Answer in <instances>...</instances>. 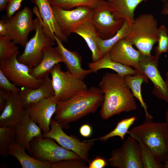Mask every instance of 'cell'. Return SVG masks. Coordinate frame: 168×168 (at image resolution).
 <instances>
[{
    "instance_id": "1",
    "label": "cell",
    "mask_w": 168,
    "mask_h": 168,
    "mask_svg": "<svg viewBox=\"0 0 168 168\" xmlns=\"http://www.w3.org/2000/svg\"><path fill=\"white\" fill-rule=\"evenodd\" d=\"M99 86L104 96L100 111L102 119H107L123 112H129L137 109L134 97L124 77L107 72L102 77Z\"/></svg>"
},
{
    "instance_id": "2",
    "label": "cell",
    "mask_w": 168,
    "mask_h": 168,
    "mask_svg": "<svg viewBox=\"0 0 168 168\" xmlns=\"http://www.w3.org/2000/svg\"><path fill=\"white\" fill-rule=\"evenodd\" d=\"M103 100L99 88L92 86L82 91L69 99L59 102L54 119L63 128L68 129L70 123L95 112L102 105Z\"/></svg>"
},
{
    "instance_id": "3",
    "label": "cell",
    "mask_w": 168,
    "mask_h": 168,
    "mask_svg": "<svg viewBox=\"0 0 168 168\" xmlns=\"http://www.w3.org/2000/svg\"><path fill=\"white\" fill-rule=\"evenodd\" d=\"M136 134L154 153L160 162L168 160V123L155 122L146 118L141 124L132 128Z\"/></svg>"
},
{
    "instance_id": "4",
    "label": "cell",
    "mask_w": 168,
    "mask_h": 168,
    "mask_svg": "<svg viewBox=\"0 0 168 168\" xmlns=\"http://www.w3.org/2000/svg\"><path fill=\"white\" fill-rule=\"evenodd\" d=\"M158 28L157 21L152 14H140L130 24L125 39L134 45L142 54L150 56L157 42Z\"/></svg>"
},
{
    "instance_id": "5",
    "label": "cell",
    "mask_w": 168,
    "mask_h": 168,
    "mask_svg": "<svg viewBox=\"0 0 168 168\" xmlns=\"http://www.w3.org/2000/svg\"><path fill=\"white\" fill-rule=\"evenodd\" d=\"M36 17L33 20L35 27L34 35L26 43L22 54L17 57L19 62L32 69L41 62L43 57V49L55 44V41L45 33L42 20L38 8L35 6L33 10Z\"/></svg>"
},
{
    "instance_id": "6",
    "label": "cell",
    "mask_w": 168,
    "mask_h": 168,
    "mask_svg": "<svg viewBox=\"0 0 168 168\" xmlns=\"http://www.w3.org/2000/svg\"><path fill=\"white\" fill-rule=\"evenodd\" d=\"M55 141L49 138H35L30 143L32 156L50 163L66 160L82 159L75 152L59 145Z\"/></svg>"
},
{
    "instance_id": "7",
    "label": "cell",
    "mask_w": 168,
    "mask_h": 168,
    "mask_svg": "<svg viewBox=\"0 0 168 168\" xmlns=\"http://www.w3.org/2000/svg\"><path fill=\"white\" fill-rule=\"evenodd\" d=\"M18 50L13 55L0 62V70L16 86L35 89L42 84L44 78L37 79L31 74V68L17 60Z\"/></svg>"
},
{
    "instance_id": "8",
    "label": "cell",
    "mask_w": 168,
    "mask_h": 168,
    "mask_svg": "<svg viewBox=\"0 0 168 168\" xmlns=\"http://www.w3.org/2000/svg\"><path fill=\"white\" fill-rule=\"evenodd\" d=\"M49 73L55 96L59 101L68 100L78 92L88 89L83 80L68 71H62L60 63L55 65Z\"/></svg>"
},
{
    "instance_id": "9",
    "label": "cell",
    "mask_w": 168,
    "mask_h": 168,
    "mask_svg": "<svg viewBox=\"0 0 168 168\" xmlns=\"http://www.w3.org/2000/svg\"><path fill=\"white\" fill-rule=\"evenodd\" d=\"M113 9L106 0L101 1L93 9L92 24L99 37L103 40L114 36L122 26L123 19L116 20L112 14Z\"/></svg>"
},
{
    "instance_id": "10",
    "label": "cell",
    "mask_w": 168,
    "mask_h": 168,
    "mask_svg": "<svg viewBox=\"0 0 168 168\" xmlns=\"http://www.w3.org/2000/svg\"><path fill=\"white\" fill-rule=\"evenodd\" d=\"M32 17V11L26 7L12 16L3 19L7 26V35L16 44L25 47L29 33L35 30Z\"/></svg>"
},
{
    "instance_id": "11",
    "label": "cell",
    "mask_w": 168,
    "mask_h": 168,
    "mask_svg": "<svg viewBox=\"0 0 168 168\" xmlns=\"http://www.w3.org/2000/svg\"><path fill=\"white\" fill-rule=\"evenodd\" d=\"M107 161L113 168H143L139 144L130 136L121 147L112 151L110 157Z\"/></svg>"
},
{
    "instance_id": "12",
    "label": "cell",
    "mask_w": 168,
    "mask_h": 168,
    "mask_svg": "<svg viewBox=\"0 0 168 168\" xmlns=\"http://www.w3.org/2000/svg\"><path fill=\"white\" fill-rule=\"evenodd\" d=\"M50 127L49 132L43 133L42 137L52 138L63 147L75 152L86 163L89 162V152L94 141H81L73 136L68 135L61 125L54 119L51 120Z\"/></svg>"
},
{
    "instance_id": "13",
    "label": "cell",
    "mask_w": 168,
    "mask_h": 168,
    "mask_svg": "<svg viewBox=\"0 0 168 168\" xmlns=\"http://www.w3.org/2000/svg\"><path fill=\"white\" fill-rule=\"evenodd\" d=\"M159 57L155 55L147 56L141 54L139 63V71L152 82L153 94L168 104V85L161 76L158 69Z\"/></svg>"
},
{
    "instance_id": "14",
    "label": "cell",
    "mask_w": 168,
    "mask_h": 168,
    "mask_svg": "<svg viewBox=\"0 0 168 168\" xmlns=\"http://www.w3.org/2000/svg\"><path fill=\"white\" fill-rule=\"evenodd\" d=\"M52 7L61 30L67 37L73 33L78 24L92 17L93 12V9L85 7H78L72 10H65L54 6Z\"/></svg>"
},
{
    "instance_id": "15",
    "label": "cell",
    "mask_w": 168,
    "mask_h": 168,
    "mask_svg": "<svg viewBox=\"0 0 168 168\" xmlns=\"http://www.w3.org/2000/svg\"><path fill=\"white\" fill-rule=\"evenodd\" d=\"M29 105L24 108L21 120L15 126V142L32 155L31 142L35 138L42 137L43 133L39 125L30 117Z\"/></svg>"
},
{
    "instance_id": "16",
    "label": "cell",
    "mask_w": 168,
    "mask_h": 168,
    "mask_svg": "<svg viewBox=\"0 0 168 168\" xmlns=\"http://www.w3.org/2000/svg\"><path fill=\"white\" fill-rule=\"evenodd\" d=\"M59 102V99L54 96L29 105L30 117L39 125L43 133L50 131L51 118L56 112Z\"/></svg>"
},
{
    "instance_id": "17",
    "label": "cell",
    "mask_w": 168,
    "mask_h": 168,
    "mask_svg": "<svg viewBox=\"0 0 168 168\" xmlns=\"http://www.w3.org/2000/svg\"><path fill=\"white\" fill-rule=\"evenodd\" d=\"M133 45L125 38L117 42L107 53L111 60L125 66L133 67L139 71V63L141 54Z\"/></svg>"
},
{
    "instance_id": "18",
    "label": "cell",
    "mask_w": 168,
    "mask_h": 168,
    "mask_svg": "<svg viewBox=\"0 0 168 168\" xmlns=\"http://www.w3.org/2000/svg\"><path fill=\"white\" fill-rule=\"evenodd\" d=\"M31 2L38 8L46 34L55 41V36L62 42H67L68 37L63 35L49 0H31Z\"/></svg>"
},
{
    "instance_id": "19",
    "label": "cell",
    "mask_w": 168,
    "mask_h": 168,
    "mask_svg": "<svg viewBox=\"0 0 168 168\" xmlns=\"http://www.w3.org/2000/svg\"><path fill=\"white\" fill-rule=\"evenodd\" d=\"M24 108L19 93H8L0 116V127L15 126L21 120Z\"/></svg>"
},
{
    "instance_id": "20",
    "label": "cell",
    "mask_w": 168,
    "mask_h": 168,
    "mask_svg": "<svg viewBox=\"0 0 168 168\" xmlns=\"http://www.w3.org/2000/svg\"><path fill=\"white\" fill-rule=\"evenodd\" d=\"M54 39L57 44L56 48L63 57V63L68 71L82 80L92 72L90 69L86 70L82 68V58L77 51L68 50L63 45V42L55 36Z\"/></svg>"
},
{
    "instance_id": "21",
    "label": "cell",
    "mask_w": 168,
    "mask_h": 168,
    "mask_svg": "<svg viewBox=\"0 0 168 168\" xmlns=\"http://www.w3.org/2000/svg\"><path fill=\"white\" fill-rule=\"evenodd\" d=\"M24 108L30 104L55 96L52 79L47 73L41 85L35 89L22 87L19 93Z\"/></svg>"
},
{
    "instance_id": "22",
    "label": "cell",
    "mask_w": 168,
    "mask_h": 168,
    "mask_svg": "<svg viewBox=\"0 0 168 168\" xmlns=\"http://www.w3.org/2000/svg\"><path fill=\"white\" fill-rule=\"evenodd\" d=\"M42 52L43 55L41 62L32 69L30 72L34 77L37 79L44 78L55 65L63 62V57L56 47L47 46L43 49Z\"/></svg>"
},
{
    "instance_id": "23",
    "label": "cell",
    "mask_w": 168,
    "mask_h": 168,
    "mask_svg": "<svg viewBox=\"0 0 168 168\" xmlns=\"http://www.w3.org/2000/svg\"><path fill=\"white\" fill-rule=\"evenodd\" d=\"M91 18L78 24L74 29L73 33L79 35L84 39L91 52L92 62H95L101 58L103 56L96 45V39L99 36L92 24Z\"/></svg>"
},
{
    "instance_id": "24",
    "label": "cell",
    "mask_w": 168,
    "mask_h": 168,
    "mask_svg": "<svg viewBox=\"0 0 168 168\" xmlns=\"http://www.w3.org/2000/svg\"><path fill=\"white\" fill-rule=\"evenodd\" d=\"M113 9L115 19H123L130 24L134 19V12L138 6L149 0H106Z\"/></svg>"
},
{
    "instance_id": "25",
    "label": "cell",
    "mask_w": 168,
    "mask_h": 168,
    "mask_svg": "<svg viewBox=\"0 0 168 168\" xmlns=\"http://www.w3.org/2000/svg\"><path fill=\"white\" fill-rule=\"evenodd\" d=\"M25 151L14 141L9 147L8 154L15 157L22 168H51V163L31 157L27 154Z\"/></svg>"
},
{
    "instance_id": "26",
    "label": "cell",
    "mask_w": 168,
    "mask_h": 168,
    "mask_svg": "<svg viewBox=\"0 0 168 168\" xmlns=\"http://www.w3.org/2000/svg\"><path fill=\"white\" fill-rule=\"evenodd\" d=\"M88 67L92 72H96L101 69L109 68L123 77L128 75H134L138 72L135 69L111 60L107 53L98 60L89 63Z\"/></svg>"
},
{
    "instance_id": "27",
    "label": "cell",
    "mask_w": 168,
    "mask_h": 168,
    "mask_svg": "<svg viewBox=\"0 0 168 168\" xmlns=\"http://www.w3.org/2000/svg\"><path fill=\"white\" fill-rule=\"evenodd\" d=\"M125 82L131 90L134 96L139 101L141 106L143 108L146 118L152 119L153 117L147 111V106L143 100L141 93V85L143 82L147 83L148 78L142 73L138 72L134 75H128L124 77Z\"/></svg>"
},
{
    "instance_id": "28",
    "label": "cell",
    "mask_w": 168,
    "mask_h": 168,
    "mask_svg": "<svg viewBox=\"0 0 168 168\" xmlns=\"http://www.w3.org/2000/svg\"><path fill=\"white\" fill-rule=\"evenodd\" d=\"M129 23L125 20L122 26L113 37L106 40L102 39L99 37L96 39V42L97 48L103 56L117 42L126 37L129 32Z\"/></svg>"
},
{
    "instance_id": "29",
    "label": "cell",
    "mask_w": 168,
    "mask_h": 168,
    "mask_svg": "<svg viewBox=\"0 0 168 168\" xmlns=\"http://www.w3.org/2000/svg\"><path fill=\"white\" fill-rule=\"evenodd\" d=\"M127 133L136 140L139 144L143 168H164L163 163L136 134L129 131Z\"/></svg>"
},
{
    "instance_id": "30",
    "label": "cell",
    "mask_w": 168,
    "mask_h": 168,
    "mask_svg": "<svg viewBox=\"0 0 168 168\" xmlns=\"http://www.w3.org/2000/svg\"><path fill=\"white\" fill-rule=\"evenodd\" d=\"M136 119V117L133 116L123 119L118 123L114 129L107 134L99 138L85 141H95L100 140L105 142L109 138L115 136L119 137L122 140H124L129 128L134 123Z\"/></svg>"
},
{
    "instance_id": "31",
    "label": "cell",
    "mask_w": 168,
    "mask_h": 168,
    "mask_svg": "<svg viewBox=\"0 0 168 168\" xmlns=\"http://www.w3.org/2000/svg\"><path fill=\"white\" fill-rule=\"evenodd\" d=\"M102 0H49L52 6H56L65 10L79 7L94 8Z\"/></svg>"
},
{
    "instance_id": "32",
    "label": "cell",
    "mask_w": 168,
    "mask_h": 168,
    "mask_svg": "<svg viewBox=\"0 0 168 168\" xmlns=\"http://www.w3.org/2000/svg\"><path fill=\"white\" fill-rule=\"evenodd\" d=\"M15 141V126L0 127V154L3 157L8 155L11 143Z\"/></svg>"
},
{
    "instance_id": "33",
    "label": "cell",
    "mask_w": 168,
    "mask_h": 168,
    "mask_svg": "<svg viewBox=\"0 0 168 168\" xmlns=\"http://www.w3.org/2000/svg\"><path fill=\"white\" fill-rule=\"evenodd\" d=\"M7 35L0 36V62L13 55L18 50L19 47Z\"/></svg>"
},
{
    "instance_id": "34",
    "label": "cell",
    "mask_w": 168,
    "mask_h": 168,
    "mask_svg": "<svg viewBox=\"0 0 168 168\" xmlns=\"http://www.w3.org/2000/svg\"><path fill=\"white\" fill-rule=\"evenodd\" d=\"M158 44L155 48V55L160 57L163 53L168 52V30L164 25L158 28Z\"/></svg>"
},
{
    "instance_id": "35",
    "label": "cell",
    "mask_w": 168,
    "mask_h": 168,
    "mask_svg": "<svg viewBox=\"0 0 168 168\" xmlns=\"http://www.w3.org/2000/svg\"><path fill=\"white\" fill-rule=\"evenodd\" d=\"M51 168H88L82 159H70L51 163Z\"/></svg>"
},
{
    "instance_id": "36",
    "label": "cell",
    "mask_w": 168,
    "mask_h": 168,
    "mask_svg": "<svg viewBox=\"0 0 168 168\" xmlns=\"http://www.w3.org/2000/svg\"><path fill=\"white\" fill-rule=\"evenodd\" d=\"M0 87L8 93H19L21 89L11 82L0 70Z\"/></svg>"
},
{
    "instance_id": "37",
    "label": "cell",
    "mask_w": 168,
    "mask_h": 168,
    "mask_svg": "<svg viewBox=\"0 0 168 168\" xmlns=\"http://www.w3.org/2000/svg\"><path fill=\"white\" fill-rule=\"evenodd\" d=\"M24 0H9L6 8V17H10L17 12Z\"/></svg>"
},
{
    "instance_id": "38",
    "label": "cell",
    "mask_w": 168,
    "mask_h": 168,
    "mask_svg": "<svg viewBox=\"0 0 168 168\" xmlns=\"http://www.w3.org/2000/svg\"><path fill=\"white\" fill-rule=\"evenodd\" d=\"M107 162L104 158L97 157L91 162H89L88 168H103L108 164Z\"/></svg>"
},
{
    "instance_id": "39",
    "label": "cell",
    "mask_w": 168,
    "mask_h": 168,
    "mask_svg": "<svg viewBox=\"0 0 168 168\" xmlns=\"http://www.w3.org/2000/svg\"><path fill=\"white\" fill-rule=\"evenodd\" d=\"M8 92L2 89H0V112L1 113L6 105L8 96Z\"/></svg>"
},
{
    "instance_id": "40",
    "label": "cell",
    "mask_w": 168,
    "mask_h": 168,
    "mask_svg": "<svg viewBox=\"0 0 168 168\" xmlns=\"http://www.w3.org/2000/svg\"><path fill=\"white\" fill-rule=\"evenodd\" d=\"M79 132L83 137H88L91 135L92 130L91 127L89 125L84 124L80 127Z\"/></svg>"
},
{
    "instance_id": "41",
    "label": "cell",
    "mask_w": 168,
    "mask_h": 168,
    "mask_svg": "<svg viewBox=\"0 0 168 168\" xmlns=\"http://www.w3.org/2000/svg\"><path fill=\"white\" fill-rule=\"evenodd\" d=\"M7 35V26L4 20H0V36H4Z\"/></svg>"
},
{
    "instance_id": "42",
    "label": "cell",
    "mask_w": 168,
    "mask_h": 168,
    "mask_svg": "<svg viewBox=\"0 0 168 168\" xmlns=\"http://www.w3.org/2000/svg\"><path fill=\"white\" fill-rule=\"evenodd\" d=\"M162 3V8L161 11V14L168 15V0H161Z\"/></svg>"
},
{
    "instance_id": "43",
    "label": "cell",
    "mask_w": 168,
    "mask_h": 168,
    "mask_svg": "<svg viewBox=\"0 0 168 168\" xmlns=\"http://www.w3.org/2000/svg\"><path fill=\"white\" fill-rule=\"evenodd\" d=\"M9 0H0V11L5 10L7 7Z\"/></svg>"
},
{
    "instance_id": "44",
    "label": "cell",
    "mask_w": 168,
    "mask_h": 168,
    "mask_svg": "<svg viewBox=\"0 0 168 168\" xmlns=\"http://www.w3.org/2000/svg\"><path fill=\"white\" fill-rule=\"evenodd\" d=\"M165 118L166 121L168 123V109L167 110L166 113Z\"/></svg>"
},
{
    "instance_id": "45",
    "label": "cell",
    "mask_w": 168,
    "mask_h": 168,
    "mask_svg": "<svg viewBox=\"0 0 168 168\" xmlns=\"http://www.w3.org/2000/svg\"><path fill=\"white\" fill-rule=\"evenodd\" d=\"M163 166L164 168H168V160L164 163Z\"/></svg>"
},
{
    "instance_id": "46",
    "label": "cell",
    "mask_w": 168,
    "mask_h": 168,
    "mask_svg": "<svg viewBox=\"0 0 168 168\" xmlns=\"http://www.w3.org/2000/svg\"><path fill=\"white\" fill-rule=\"evenodd\" d=\"M166 81L168 85V71L166 73Z\"/></svg>"
}]
</instances>
